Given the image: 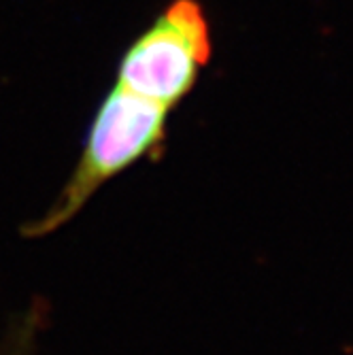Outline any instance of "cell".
<instances>
[{"label":"cell","instance_id":"6da1fadb","mask_svg":"<svg viewBox=\"0 0 353 355\" xmlns=\"http://www.w3.org/2000/svg\"><path fill=\"white\" fill-rule=\"evenodd\" d=\"M171 111L145 96L113 85L89 121L79 159L58 198L39 219L26 223L21 234L43 239L64 228L105 183L145 157H157L166 143Z\"/></svg>","mask_w":353,"mask_h":355},{"label":"cell","instance_id":"7a4b0ae2","mask_svg":"<svg viewBox=\"0 0 353 355\" xmlns=\"http://www.w3.org/2000/svg\"><path fill=\"white\" fill-rule=\"evenodd\" d=\"M211 55V21L200 0H171L123 49L113 85L175 109L196 87Z\"/></svg>","mask_w":353,"mask_h":355}]
</instances>
